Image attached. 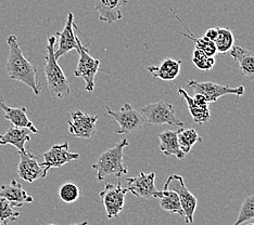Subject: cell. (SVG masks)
<instances>
[{
	"mask_svg": "<svg viewBox=\"0 0 254 225\" xmlns=\"http://www.w3.org/2000/svg\"><path fill=\"white\" fill-rule=\"evenodd\" d=\"M9 54L5 65V72L9 79L16 80L30 87L35 95H39L42 91V83L38 80L37 66L32 64L25 55L18 43L15 35H10L7 38Z\"/></svg>",
	"mask_w": 254,
	"mask_h": 225,
	"instance_id": "obj_1",
	"label": "cell"
},
{
	"mask_svg": "<svg viewBox=\"0 0 254 225\" xmlns=\"http://www.w3.org/2000/svg\"><path fill=\"white\" fill-rule=\"evenodd\" d=\"M56 39V36L48 37L47 45H46L47 55L45 56L46 65L44 72L50 94L54 99L61 100L70 95L71 88L65 74L63 73L61 66L58 64V60L55 57Z\"/></svg>",
	"mask_w": 254,
	"mask_h": 225,
	"instance_id": "obj_2",
	"label": "cell"
},
{
	"mask_svg": "<svg viewBox=\"0 0 254 225\" xmlns=\"http://www.w3.org/2000/svg\"><path fill=\"white\" fill-rule=\"evenodd\" d=\"M126 146H128V141L124 138L114 147L103 152L97 163L91 166L96 171L98 181H103L109 176L120 178L126 175L127 168L124 164V148Z\"/></svg>",
	"mask_w": 254,
	"mask_h": 225,
	"instance_id": "obj_3",
	"label": "cell"
},
{
	"mask_svg": "<svg viewBox=\"0 0 254 225\" xmlns=\"http://www.w3.org/2000/svg\"><path fill=\"white\" fill-rule=\"evenodd\" d=\"M140 114L142 115L143 119L150 125H170L181 127V128L184 127L183 121L176 117L174 106L163 101L150 103L142 106L140 109Z\"/></svg>",
	"mask_w": 254,
	"mask_h": 225,
	"instance_id": "obj_4",
	"label": "cell"
},
{
	"mask_svg": "<svg viewBox=\"0 0 254 225\" xmlns=\"http://www.w3.org/2000/svg\"><path fill=\"white\" fill-rule=\"evenodd\" d=\"M163 188L174 190L178 195L182 208L185 212V222H186V224L193 223V216L195 209H197L198 200L195 198V196L191 194V192L187 188L183 177L176 175V173H173V175L167 178Z\"/></svg>",
	"mask_w": 254,
	"mask_h": 225,
	"instance_id": "obj_5",
	"label": "cell"
},
{
	"mask_svg": "<svg viewBox=\"0 0 254 225\" xmlns=\"http://www.w3.org/2000/svg\"><path fill=\"white\" fill-rule=\"evenodd\" d=\"M88 48L89 45H84L82 42H79L77 51V53L79 54V59L74 75L84 80L86 84V91L91 93L95 89V78L98 71H99L100 60L92 57L89 54Z\"/></svg>",
	"mask_w": 254,
	"mask_h": 225,
	"instance_id": "obj_6",
	"label": "cell"
},
{
	"mask_svg": "<svg viewBox=\"0 0 254 225\" xmlns=\"http://www.w3.org/2000/svg\"><path fill=\"white\" fill-rule=\"evenodd\" d=\"M187 87H189L194 93L203 95L209 103H214L219 97L224 95H236L237 99H238L245 93L244 86H238L233 88V87L219 85L213 82L199 83L195 82V80H191V82H188Z\"/></svg>",
	"mask_w": 254,
	"mask_h": 225,
	"instance_id": "obj_7",
	"label": "cell"
},
{
	"mask_svg": "<svg viewBox=\"0 0 254 225\" xmlns=\"http://www.w3.org/2000/svg\"><path fill=\"white\" fill-rule=\"evenodd\" d=\"M107 114L110 115L120 126V129L117 131L118 135L132 134L140 130L145 123L140 112L132 108L129 103H125L124 106L120 111L114 112L109 106H106Z\"/></svg>",
	"mask_w": 254,
	"mask_h": 225,
	"instance_id": "obj_8",
	"label": "cell"
},
{
	"mask_svg": "<svg viewBox=\"0 0 254 225\" xmlns=\"http://www.w3.org/2000/svg\"><path fill=\"white\" fill-rule=\"evenodd\" d=\"M127 192L128 190L122 186L121 182H119L117 185L111 183H106L105 187L99 193V196L103 205H105L108 219L117 218L122 212Z\"/></svg>",
	"mask_w": 254,
	"mask_h": 225,
	"instance_id": "obj_9",
	"label": "cell"
},
{
	"mask_svg": "<svg viewBox=\"0 0 254 225\" xmlns=\"http://www.w3.org/2000/svg\"><path fill=\"white\" fill-rule=\"evenodd\" d=\"M20 153V164L18 175L23 181L33 183L39 179H45L49 169L44 164H40L38 157L32 153L24 151Z\"/></svg>",
	"mask_w": 254,
	"mask_h": 225,
	"instance_id": "obj_10",
	"label": "cell"
},
{
	"mask_svg": "<svg viewBox=\"0 0 254 225\" xmlns=\"http://www.w3.org/2000/svg\"><path fill=\"white\" fill-rule=\"evenodd\" d=\"M98 116L88 115L82 111L71 113V119L68 120V132L75 137L91 138L96 132V123Z\"/></svg>",
	"mask_w": 254,
	"mask_h": 225,
	"instance_id": "obj_11",
	"label": "cell"
},
{
	"mask_svg": "<svg viewBox=\"0 0 254 225\" xmlns=\"http://www.w3.org/2000/svg\"><path fill=\"white\" fill-rule=\"evenodd\" d=\"M154 180V172H140L137 177L126 179V188L128 192L132 193V195H135L138 198L151 199L154 198L155 193L158 192L157 187H155Z\"/></svg>",
	"mask_w": 254,
	"mask_h": 225,
	"instance_id": "obj_12",
	"label": "cell"
},
{
	"mask_svg": "<svg viewBox=\"0 0 254 225\" xmlns=\"http://www.w3.org/2000/svg\"><path fill=\"white\" fill-rule=\"evenodd\" d=\"M76 30H78V27L74 22L73 13L70 12L67 14V20L63 31L58 32L56 34L59 37V47H58L57 51H55V57L57 60H59L61 56L65 55L72 50L78 51V45L80 39L75 35L74 31Z\"/></svg>",
	"mask_w": 254,
	"mask_h": 225,
	"instance_id": "obj_13",
	"label": "cell"
},
{
	"mask_svg": "<svg viewBox=\"0 0 254 225\" xmlns=\"http://www.w3.org/2000/svg\"><path fill=\"white\" fill-rule=\"evenodd\" d=\"M43 164L50 170L51 168H60L70 161L78 159L79 154L68 151V143L64 142L62 144H55L48 152L43 155Z\"/></svg>",
	"mask_w": 254,
	"mask_h": 225,
	"instance_id": "obj_14",
	"label": "cell"
},
{
	"mask_svg": "<svg viewBox=\"0 0 254 225\" xmlns=\"http://www.w3.org/2000/svg\"><path fill=\"white\" fill-rule=\"evenodd\" d=\"M128 0H95V9L99 14V20L107 24H113L114 22L123 17L122 8Z\"/></svg>",
	"mask_w": 254,
	"mask_h": 225,
	"instance_id": "obj_15",
	"label": "cell"
},
{
	"mask_svg": "<svg viewBox=\"0 0 254 225\" xmlns=\"http://www.w3.org/2000/svg\"><path fill=\"white\" fill-rule=\"evenodd\" d=\"M0 196L7 199L13 208H21L26 204H32L34 198L27 194L26 190L14 179L9 184L0 186Z\"/></svg>",
	"mask_w": 254,
	"mask_h": 225,
	"instance_id": "obj_16",
	"label": "cell"
},
{
	"mask_svg": "<svg viewBox=\"0 0 254 225\" xmlns=\"http://www.w3.org/2000/svg\"><path fill=\"white\" fill-rule=\"evenodd\" d=\"M0 109L4 112V118L9 120L13 126L19 127V128H26L33 135H38L37 128L27 117L26 107H11L5 104L2 97H0Z\"/></svg>",
	"mask_w": 254,
	"mask_h": 225,
	"instance_id": "obj_17",
	"label": "cell"
},
{
	"mask_svg": "<svg viewBox=\"0 0 254 225\" xmlns=\"http://www.w3.org/2000/svg\"><path fill=\"white\" fill-rule=\"evenodd\" d=\"M32 132L26 128H19V127L12 126L7 130L5 134L0 135V145H13L19 152H24L25 143L31 141Z\"/></svg>",
	"mask_w": 254,
	"mask_h": 225,
	"instance_id": "obj_18",
	"label": "cell"
},
{
	"mask_svg": "<svg viewBox=\"0 0 254 225\" xmlns=\"http://www.w3.org/2000/svg\"><path fill=\"white\" fill-rule=\"evenodd\" d=\"M229 55L238 63L241 74L249 79H254V54L239 45H234L229 50Z\"/></svg>",
	"mask_w": 254,
	"mask_h": 225,
	"instance_id": "obj_19",
	"label": "cell"
},
{
	"mask_svg": "<svg viewBox=\"0 0 254 225\" xmlns=\"http://www.w3.org/2000/svg\"><path fill=\"white\" fill-rule=\"evenodd\" d=\"M182 61H176L173 59H165L158 66H149L148 72L151 74L153 78H159L166 82L176 79V77L181 73Z\"/></svg>",
	"mask_w": 254,
	"mask_h": 225,
	"instance_id": "obj_20",
	"label": "cell"
},
{
	"mask_svg": "<svg viewBox=\"0 0 254 225\" xmlns=\"http://www.w3.org/2000/svg\"><path fill=\"white\" fill-rule=\"evenodd\" d=\"M154 198L159 200V204L164 211L175 213V215L185 218V212L182 208L180 197H178V195L174 190L167 188L158 190L154 195Z\"/></svg>",
	"mask_w": 254,
	"mask_h": 225,
	"instance_id": "obj_21",
	"label": "cell"
},
{
	"mask_svg": "<svg viewBox=\"0 0 254 225\" xmlns=\"http://www.w3.org/2000/svg\"><path fill=\"white\" fill-rule=\"evenodd\" d=\"M160 149L165 156H175L177 159H184L185 154L180 146L177 131H164L159 135Z\"/></svg>",
	"mask_w": 254,
	"mask_h": 225,
	"instance_id": "obj_22",
	"label": "cell"
},
{
	"mask_svg": "<svg viewBox=\"0 0 254 225\" xmlns=\"http://www.w3.org/2000/svg\"><path fill=\"white\" fill-rule=\"evenodd\" d=\"M178 94H180L183 99L186 101L187 106L189 109V113L191 115L193 119V123L202 126L203 124H206L207 121L211 119V113L209 107H200L195 104L192 100V97L190 96L187 91L185 89H178Z\"/></svg>",
	"mask_w": 254,
	"mask_h": 225,
	"instance_id": "obj_23",
	"label": "cell"
},
{
	"mask_svg": "<svg viewBox=\"0 0 254 225\" xmlns=\"http://www.w3.org/2000/svg\"><path fill=\"white\" fill-rule=\"evenodd\" d=\"M177 137H178V143H180L182 151L185 154H188L190 151H191V148L195 143L202 142V138L198 135V132L192 128L180 129L177 131Z\"/></svg>",
	"mask_w": 254,
	"mask_h": 225,
	"instance_id": "obj_24",
	"label": "cell"
},
{
	"mask_svg": "<svg viewBox=\"0 0 254 225\" xmlns=\"http://www.w3.org/2000/svg\"><path fill=\"white\" fill-rule=\"evenodd\" d=\"M217 37L214 40L217 53L225 54L234 47V34L228 28H217Z\"/></svg>",
	"mask_w": 254,
	"mask_h": 225,
	"instance_id": "obj_25",
	"label": "cell"
},
{
	"mask_svg": "<svg viewBox=\"0 0 254 225\" xmlns=\"http://www.w3.org/2000/svg\"><path fill=\"white\" fill-rule=\"evenodd\" d=\"M185 30L187 31L188 34L182 33V35H183L184 37H186V38L191 40V42H193V44L195 45V49H199L201 51H203L205 54H207L209 56L214 57V55L217 53V50H216L214 42H212V40L207 39L204 36L201 37V38H197V37L193 36L192 33L190 32L187 27H185Z\"/></svg>",
	"mask_w": 254,
	"mask_h": 225,
	"instance_id": "obj_26",
	"label": "cell"
},
{
	"mask_svg": "<svg viewBox=\"0 0 254 225\" xmlns=\"http://www.w3.org/2000/svg\"><path fill=\"white\" fill-rule=\"evenodd\" d=\"M19 211H15L9 201L0 196V225H8L18 220Z\"/></svg>",
	"mask_w": 254,
	"mask_h": 225,
	"instance_id": "obj_27",
	"label": "cell"
},
{
	"mask_svg": "<svg viewBox=\"0 0 254 225\" xmlns=\"http://www.w3.org/2000/svg\"><path fill=\"white\" fill-rule=\"evenodd\" d=\"M252 219H254V194L245 198L240 208L239 215L237 217V221L234 225H241L242 223L252 220Z\"/></svg>",
	"mask_w": 254,
	"mask_h": 225,
	"instance_id": "obj_28",
	"label": "cell"
},
{
	"mask_svg": "<svg viewBox=\"0 0 254 225\" xmlns=\"http://www.w3.org/2000/svg\"><path fill=\"white\" fill-rule=\"evenodd\" d=\"M192 63L200 71H210L215 65V59L205 54L203 51L194 49L192 53Z\"/></svg>",
	"mask_w": 254,
	"mask_h": 225,
	"instance_id": "obj_29",
	"label": "cell"
},
{
	"mask_svg": "<svg viewBox=\"0 0 254 225\" xmlns=\"http://www.w3.org/2000/svg\"><path fill=\"white\" fill-rule=\"evenodd\" d=\"M80 196V190L76 184L67 182L60 187L59 189V197L62 201L66 204L75 203Z\"/></svg>",
	"mask_w": 254,
	"mask_h": 225,
	"instance_id": "obj_30",
	"label": "cell"
},
{
	"mask_svg": "<svg viewBox=\"0 0 254 225\" xmlns=\"http://www.w3.org/2000/svg\"><path fill=\"white\" fill-rule=\"evenodd\" d=\"M192 100H193V102L197 104L198 106H200V107H209V102L206 101V99L205 97L202 95V94H199V93H194V95H193V97H192Z\"/></svg>",
	"mask_w": 254,
	"mask_h": 225,
	"instance_id": "obj_31",
	"label": "cell"
},
{
	"mask_svg": "<svg viewBox=\"0 0 254 225\" xmlns=\"http://www.w3.org/2000/svg\"><path fill=\"white\" fill-rule=\"evenodd\" d=\"M217 34H218L217 28L212 27V28H209V30H207V31L205 32L204 37H206L207 39L212 40V42H214V40H215L216 37H217Z\"/></svg>",
	"mask_w": 254,
	"mask_h": 225,
	"instance_id": "obj_32",
	"label": "cell"
},
{
	"mask_svg": "<svg viewBox=\"0 0 254 225\" xmlns=\"http://www.w3.org/2000/svg\"><path fill=\"white\" fill-rule=\"evenodd\" d=\"M88 222L85 221V222H80V223H74V224H70V225H87Z\"/></svg>",
	"mask_w": 254,
	"mask_h": 225,
	"instance_id": "obj_33",
	"label": "cell"
},
{
	"mask_svg": "<svg viewBox=\"0 0 254 225\" xmlns=\"http://www.w3.org/2000/svg\"><path fill=\"white\" fill-rule=\"evenodd\" d=\"M247 225H254V223H249V224H247Z\"/></svg>",
	"mask_w": 254,
	"mask_h": 225,
	"instance_id": "obj_34",
	"label": "cell"
},
{
	"mask_svg": "<svg viewBox=\"0 0 254 225\" xmlns=\"http://www.w3.org/2000/svg\"><path fill=\"white\" fill-rule=\"evenodd\" d=\"M48 225H56V224H48Z\"/></svg>",
	"mask_w": 254,
	"mask_h": 225,
	"instance_id": "obj_35",
	"label": "cell"
}]
</instances>
